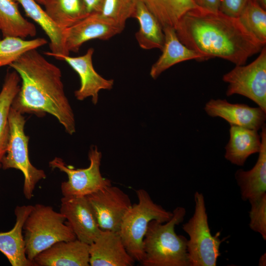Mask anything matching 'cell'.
<instances>
[{"label": "cell", "instance_id": "cell-1", "mask_svg": "<svg viewBox=\"0 0 266 266\" xmlns=\"http://www.w3.org/2000/svg\"><path fill=\"white\" fill-rule=\"evenodd\" d=\"M177 37L200 55L202 61L220 58L245 65L266 45L243 26L238 18L200 8L187 12L175 27Z\"/></svg>", "mask_w": 266, "mask_h": 266}, {"label": "cell", "instance_id": "cell-2", "mask_svg": "<svg viewBox=\"0 0 266 266\" xmlns=\"http://www.w3.org/2000/svg\"><path fill=\"white\" fill-rule=\"evenodd\" d=\"M9 66L21 81L11 107L22 114L42 116L50 114L67 133H74V115L64 91L61 69L36 49L25 53Z\"/></svg>", "mask_w": 266, "mask_h": 266}, {"label": "cell", "instance_id": "cell-3", "mask_svg": "<svg viewBox=\"0 0 266 266\" xmlns=\"http://www.w3.org/2000/svg\"><path fill=\"white\" fill-rule=\"evenodd\" d=\"M171 218L162 223L151 221L143 240V266H190L187 250V239L178 235L175 227L183 222L186 209L176 207Z\"/></svg>", "mask_w": 266, "mask_h": 266}, {"label": "cell", "instance_id": "cell-4", "mask_svg": "<svg viewBox=\"0 0 266 266\" xmlns=\"http://www.w3.org/2000/svg\"><path fill=\"white\" fill-rule=\"evenodd\" d=\"M23 230L26 254L32 261L39 253L58 242L76 239L64 216L51 206L41 204L33 205Z\"/></svg>", "mask_w": 266, "mask_h": 266}, {"label": "cell", "instance_id": "cell-5", "mask_svg": "<svg viewBox=\"0 0 266 266\" xmlns=\"http://www.w3.org/2000/svg\"><path fill=\"white\" fill-rule=\"evenodd\" d=\"M136 194L138 202L132 204L125 214L119 233L128 252L140 262L144 257L143 240L149 222L153 220L166 222L173 212L155 203L144 189H138Z\"/></svg>", "mask_w": 266, "mask_h": 266}, {"label": "cell", "instance_id": "cell-6", "mask_svg": "<svg viewBox=\"0 0 266 266\" xmlns=\"http://www.w3.org/2000/svg\"><path fill=\"white\" fill-rule=\"evenodd\" d=\"M194 201V213L182 225V229L189 236L187 241L189 266H216L221 255L222 240L219 238V233L215 235L211 233L202 193L196 191Z\"/></svg>", "mask_w": 266, "mask_h": 266}, {"label": "cell", "instance_id": "cell-7", "mask_svg": "<svg viewBox=\"0 0 266 266\" xmlns=\"http://www.w3.org/2000/svg\"><path fill=\"white\" fill-rule=\"evenodd\" d=\"M8 121L9 135L6 151L1 160L3 169L14 168L20 170L24 176L23 193L27 199L33 197L36 184L46 178L44 170L38 169L31 163L28 152L29 137L24 132L26 120L22 114L12 107Z\"/></svg>", "mask_w": 266, "mask_h": 266}, {"label": "cell", "instance_id": "cell-8", "mask_svg": "<svg viewBox=\"0 0 266 266\" xmlns=\"http://www.w3.org/2000/svg\"><path fill=\"white\" fill-rule=\"evenodd\" d=\"M101 153L96 146H91L88 158L90 164L85 168H74L67 165L59 157H55L49 162L52 169H58L66 173L68 177L61 184V192L65 197L87 196L106 186L111 185L110 180L103 177L100 171Z\"/></svg>", "mask_w": 266, "mask_h": 266}, {"label": "cell", "instance_id": "cell-9", "mask_svg": "<svg viewBox=\"0 0 266 266\" xmlns=\"http://www.w3.org/2000/svg\"><path fill=\"white\" fill-rule=\"evenodd\" d=\"M228 84L226 95L238 94L256 103L266 112V48L248 65H237L223 76Z\"/></svg>", "mask_w": 266, "mask_h": 266}, {"label": "cell", "instance_id": "cell-10", "mask_svg": "<svg viewBox=\"0 0 266 266\" xmlns=\"http://www.w3.org/2000/svg\"><path fill=\"white\" fill-rule=\"evenodd\" d=\"M86 197L100 229L119 232L123 217L132 205L129 196L119 187L111 185Z\"/></svg>", "mask_w": 266, "mask_h": 266}, {"label": "cell", "instance_id": "cell-11", "mask_svg": "<svg viewBox=\"0 0 266 266\" xmlns=\"http://www.w3.org/2000/svg\"><path fill=\"white\" fill-rule=\"evenodd\" d=\"M124 29L100 12L92 13L65 30V47L69 53L77 52L84 43L95 39L108 40Z\"/></svg>", "mask_w": 266, "mask_h": 266}, {"label": "cell", "instance_id": "cell-12", "mask_svg": "<svg viewBox=\"0 0 266 266\" xmlns=\"http://www.w3.org/2000/svg\"><path fill=\"white\" fill-rule=\"evenodd\" d=\"M94 52V49L90 48L84 55L78 57L53 54L49 52H45V54L65 61L78 74L80 86L74 92L77 100H83L91 97L93 103L96 104L98 102L99 92L101 90H111L114 80L103 78L95 70L92 62Z\"/></svg>", "mask_w": 266, "mask_h": 266}, {"label": "cell", "instance_id": "cell-13", "mask_svg": "<svg viewBox=\"0 0 266 266\" xmlns=\"http://www.w3.org/2000/svg\"><path fill=\"white\" fill-rule=\"evenodd\" d=\"M60 211L76 238L83 242L90 245L102 231L86 196L63 197Z\"/></svg>", "mask_w": 266, "mask_h": 266}, {"label": "cell", "instance_id": "cell-14", "mask_svg": "<svg viewBox=\"0 0 266 266\" xmlns=\"http://www.w3.org/2000/svg\"><path fill=\"white\" fill-rule=\"evenodd\" d=\"M204 109L209 116L222 118L230 126L258 131L266 124V112L259 106L232 103L225 99H211L205 103Z\"/></svg>", "mask_w": 266, "mask_h": 266}, {"label": "cell", "instance_id": "cell-15", "mask_svg": "<svg viewBox=\"0 0 266 266\" xmlns=\"http://www.w3.org/2000/svg\"><path fill=\"white\" fill-rule=\"evenodd\" d=\"M91 266H132L135 260L126 250L119 232L101 231L89 245Z\"/></svg>", "mask_w": 266, "mask_h": 266}, {"label": "cell", "instance_id": "cell-16", "mask_svg": "<svg viewBox=\"0 0 266 266\" xmlns=\"http://www.w3.org/2000/svg\"><path fill=\"white\" fill-rule=\"evenodd\" d=\"M89 244L77 238L58 242L37 255L34 266H89Z\"/></svg>", "mask_w": 266, "mask_h": 266}, {"label": "cell", "instance_id": "cell-17", "mask_svg": "<svg viewBox=\"0 0 266 266\" xmlns=\"http://www.w3.org/2000/svg\"><path fill=\"white\" fill-rule=\"evenodd\" d=\"M32 208L31 205L17 206L14 211L16 219L14 227L8 232L0 233V251L12 266H34L26 256L22 234L24 223Z\"/></svg>", "mask_w": 266, "mask_h": 266}, {"label": "cell", "instance_id": "cell-18", "mask_svg": "<svg viewBox=\"0 0 266 266\" xmlns=\"http://www.w3.org/2000/svg\"><path fill=\"white\" fill-rule=\"evenodd\" d=\"M261 146L254 166L249 170L238 169L235 178L244 201L260 197L266 194V126L261 128Z\"/></svg>", "mask_w": 266, "mask_h": 266}, {"label": "cell", "instance_id": "cell-19", "mask_svg": "<svg viewBox=\"0 0 266 266\" xmlns=\"http://www.w3.org/2000/svg\"><path fill=\"white\" fill-rule=\"evenodd\" d=\"M165 41L162 53L152 66L150 75L155 79L171 66L182 62L196 60L202 61V57L195 51L183 44L172 27L163 28Z\"/></svg>", "mask_w": 266, "mask_h": 266}, {"label": "cell", "instance_id": "cell-20", "mask_svg": "<svg viewBox=\"0 0 266 266\" xmlns=\"http://www.w3.org/2000/svg\"><path fill=\"white\" fill-rule=\"evenodd\" d=\"M230 126V139L225 146V158L233 165L243 166L250 155L259 152L261 135L257 130Z\"/></svg>", "mask_w": 266, "mask_h": 266}, {"label": "cell", "instance_id": "cell-21", "mask_svg": "<svg viewBox=\"0 0 266 266\" xmlns=\"http://www.w3.org/2000/svg\"><path fill=\"white\" fill-rule=\"evenodd\" d=\"M138 20L139 28L135 38L139 46L146 50L163 48L165 35L163 28L142 0H136L133 16Z\"/></svg>", "mask_w": 266, "mask_h": 266}, {"label": "cell", "instance_id": "cell-22", "mask_svg": "<svg viewBox=\"0 0 266 266\" xmlns=\"http://www.w3.org/2000/svg\"><path fill=\"white\" fill-rule=\"evenodd\" d=\"M26 14L42 28L50 40V53L69 55L65 44V30L57 27L35 0H16Z\"/></svg>", "mask_w": 266, "mask_h": 266}, {"label": "cell", "instance_id": "cell-23", "mask_svg": "<svg viewBox=\"0 0 266 266\" xmlns=\"http://www.w3.org/2000/svg\"><path fill=\"white\" fill-rule=\"evenodd\" d=\"M0 32L3 37L23 39L36 34L35 26L23 17L16 0H0Z\"/></svg>", "mask_w": 266, "mask_h": 266}, {"label": "cell", "instance_id": "cell-24", "mask_svg": "<svg viewBox=\"0 0 266 266\" xmlns=\"http://www.w3.org/2000/svg\"><path fill=\"white\" fill-rule=\"evenodd\" d=\"M20 81V76L15 70L8 71L0 92V168L9 135V114L13 101L19 91Z\"/></svg>", "mask_w": 266, "mask_h": 266}, {"label": "cell", "instance_id": "cell-25", "mask_svg": "<svg viewBox=\"0 0 266 266\" xmlns=\"http://www.w3.org/2000/svg\"><path fill=\"white\" fill-rule=\"evenodd\" d=\"M43 5L48 16L63 30L89 14L82 0H46Z\"/></svg>", "mask_w": 266, "mask_h": 266}, {"label": "cell", "instance_id": "cell-26", "mask_svg": "<svg viewBox=\"0 0 266 266\" xmlns=\"http://www.w3.org/2000/svg\"><path fill=\"white\" fill-rule=\"evenodd\" d=\"M163 28H175L188 11L200 8L193 0H142Z\"/></svg>", "mask_w": 266, "mask_h": 266}, {"label": "cell", "instance_id": "cell-27", "mask_svg": "<svg viewBox=\"0 0 266 266\" xmlns=\"http://www.w3.org/2000/svg\"><path fill=\"white\" fill-rule=\"evenodd\" d=\"M47 43V40L41 37L25 40L18 37L6 36L0 39V67L9 66L25 53Z\"/></svg>", "mask_w": 266, "mask_h": 266}, {"label": "cell", "instance_id": "cell-28", "mask_svg": "<svg viewBox=\"0 0 266 266\" xmlns=\"http://www.w3.org/2000/svg\"><path fill=\"white\" fill-rule=\"evenodd\" d=\"M238 19L248 32L262 44L266 45V9L250 0Z\"/></svg>", "mask_w": 266, "mask_h": 266}, {"label": "cell", "instance_id": "cell-29", "mask_svg": "<svg viewBox=\"0 0 266 266\" xmlns=\"http://www.w3.org/2000/svg\"><path fill=\"white\" fill-rule=\"evenodd\" d=\"M136 0H104L100 13L125 28L127 20L133 17Z\"/></svg>", "mask_w": 266, "mask_h": 266}, {"label": "cell", "instance_id": "cell-30", "mask_svg": "<svg viewBox=\"0 0 266 266\" xmlns=\"http://www.w3.org/2000/svg\"><path fill=\"white\" fill-rule=\"evenodd\" d=\"M251 208L249 212V226L253 231L261 234L266 240V194L248 200Z\"/></svg>", "mask_w": 266, "mask_h": 266}, {"label": "cell", "instance_id": "cell-31", "mask_svg": "<svg viewBox=\"0 0 266 266\" xmlns=\"http://www.w3.org/2000/svg\"><path fill=\"white\" fill-rule=\"evenodd\" d=\"M250 0H221L220 11L234 18H238Z\"/></svg>", "mask_w": 266, "mask_h": 266}, {"label": "cell", "instance_id": "cell-32", "mask_svg": "<svg viewBox=\"0 0 266 266\" xmlns=\"http://www.w3.org/2000/svg\"><path fill=\"white\" fill-rule=\"evenodd\" d=\"M200 8L211 12L220 11L221 0H193Z\"/></svg>", "mask_w": 266, "mask_h": 266}, {"label": "cell", "instance_id": "cell-33", "mask_svg": "<svg viewBox=\"0 0 266 266\" xmlns=\"http://www.w3.org/2000/svg\"><path fill=\"white\" fill-rule=\"evenodd\" d=\"M89 14L100 12L104 0H82Z\"/></svg>", "mask_w": 266, "mask_h": 266}, {"label": "cell", "instance_id": "cell-34", "mask_svg": "<svg viewBox=\"0 0 266 266\" xmlns=\"http://www.w3.org/2000/svg\"><path fill=\"white\" fill-rule=\"evenodd\" d=\"M266 10V0H251Z\"/></svg>", "mask_w": 266, "mask_h": 266}, {"label": "cell", "instance_id": "cell-35", "mask_svg": "<svg viewBox=\"0 0 266 266\" xmlns=\"http://www.w3.org/2000/svg\"><path fill=\"white\" fill-rule=\"evenodd\" d=\"M266 253H265L260 257L259 262V266H265L266 265Z\"/></svg>", "mask_w": 266, "mask_h": 266}, {"label": "cell", "instance_id": "cell-36", "mask_svg": "<svg viewBox=\"0 0 266 266\" xmlns=\"http://www.w3.org/2000/svg\"></svg>", "mask_w": 266, "mask_h": 266}]
</instances>
